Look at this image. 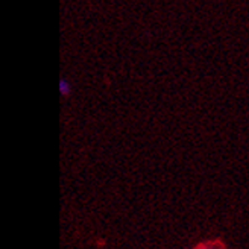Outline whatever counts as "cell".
<instances>
[{
    "mask_svg": "<svg viewBox=\"0 0 249 249\" xmlns=\"http://www.w3.org/2000/svg\"><path fill=\"white\" fill-rule=\"evenodd\" d=\"M193 249H228V248L220 239H214V240H204L201 243H197Z\"/></svg>",
    "mask_w": 249,
    "mask_h": 249,
    "instance_id": "obj_1",
    "label": "cell"
}]
</instances>
